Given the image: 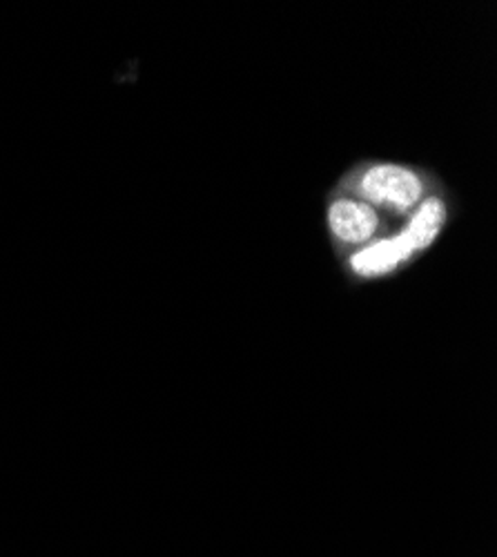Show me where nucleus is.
Masks as SVG:
<instances>
[{
  "mask_svg": "<svg viewBox=\"0 0 497 557\" xmlns=\"http://www.w3.org/2000/svg\"><path fill=\"white\" fill-rule=\"evenodd\" d=\"M324 225L335 257L341 259L344 255L364 248L371 242L388 235L399 223H393L366 201H361L333 185L331 193L326 195Z\"/></svg>",
  "mask_w": 497,
  "mask_h": 557,
  "instance_id": "7ed1b4c3",
  "label": "nucleus"
},
{
  "mask_svg": "<svg viewBox=\"0 0 497 557\" xmlns=\"http://www.w3.org/2000/svg\"><path fill=\"white\" fill-rule=\"evenodd\" d=\"M335 188L366 201L393 223H401L446 185L433 170L415 163L395 159H361L337 178Z\"/></svg>",
  "mask_w": 497,
  "mask_h": 557,
  "instance_id": "f03ea898",
  "label": "nucleus"
},
{
  "mask_svg": "<svg viewBox=\"0 0 497 557\" xmlns=\"http://www.w3.org/2000/svg\"><path fill=\"white\" fill-rule=\"evenodd\" d=\"M453 210L456 199L448 188L431 195L388 235L337 259L344 276L352 286H369L409 270L442 239L453 221Z\"/></svg>",
  "mask_w": 497,
  "mask_h": 557,
  "instance_id": "f257e3e1",
  "label": "nucleus"
}]
</instances>
